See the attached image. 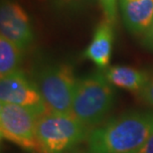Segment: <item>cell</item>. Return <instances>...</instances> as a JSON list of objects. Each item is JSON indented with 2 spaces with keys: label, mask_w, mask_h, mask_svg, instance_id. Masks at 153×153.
Listing matches in <instances>:
<instances>
[{
  "label": "cell",
  "mask_w": 153,
  "mask_h": 153,
  "mask_svg": "<svg viewBox=\"0 0 153 153\" xmlns=\"http://www.w3.org/2000/svg\"><path fill=\"white\" fill-rule=\"evenodd\" d=\"M152 133V111L125 112L91 131L88 153H137Z\"/></svg>",
  "instance_id": "cell-1"
},
{
  "label": "cell",
  "mask_w": 153,
  "mask_h": 153,
  "mask_svg": "<svg viewBox=\"0 0 153 153\" xmlns=\"http://www.w3.org/2000/svg\"><path fill=\"white\" fill-rule=\"evenodd\" d=\"M114 91L105 73L97 72L78 79L72 114L88 127L100 123L114 105Z\"/></svg>",
  "instance_id": "cell-2"
},
{
  "label": "cell",
  "mask_w": 153,
  "mask_h": 153,
  "mask_svg": "<svg viewBox=\"0 0 153 153\" xmlns=\"http://www.w3.org/2000/svg\"><path fill=\"white\" fill-rule=\"evenodd\" d=\"M36 132L43 153H61L87 139L88 127L73 114L47 112L37 119Z\"/></svg>",
  "instance_id": "cell-3"
},
{
  "label": "cell",
  "mask_w": 153,
  "mask_h": 153,
  "mask_svg": "<svg viewBox=\"0 0 153 153\" xmlns=\"http://www.w3.org/2000/svg\"><path fill=\"white\" fill-rule=\"evenodd\" d=\"M78 79L74 68L68 63L49 64L36 76L37 87L49 112L72 114L73 100Z\"/></svg>",
  "instance_id": "cell-4"
},
{
  "label": "cell",
  "mask_w": 153,
  "mask_h": 153,
  "mask_svg": "<svg viewBox=\"0 0 153 153\" xmlns=\"http://www.w3.org/2000/svg\"><path fill=\"white\" fill-rule=\"evenodd\" d=\"M38 117L23 106L0 102L1 139L14 143L24 150L42 152L36 132Z\"/></svg>",
  "instance_id": "cell-5"
},
{
  "label": "cell",
  "mask_w": 153,
  "mask_h": 153,
  "mask_svg": "<svg viewBox=\"0 0 153 153\" xmlns=\"http://www.w3.org/2000/svg\"><path fill=\"white\" fill-rule=\"evenodd\" d=\"M0 102L23 106L32 111L39 117L49 112L37 85L28 79L20 70L1 78Z\"/></svg>",
  "instance_id": "cell-6"
},
{
  "label": "cell",
  "mask_w": 153,
  "mask_h": 153,
  "mask_svg": "<svg viewBox=\"0 0 153 153\" xmlns=\"http://www.w3.org/2000/svg\"><path fill=\"white\" fill-rule=\"evenodd\" d=\"M1 35L16 43L20 48L27 47L33 40L28 14L16 2L2 0L0 8Z\"/></svg>",
  "instance_id": "cell-7"
},
{
  "label": "cell",
  "mask_w": 153,
  "mask_h": 153,
  "mask_svg": "<svg viewBox=\"0 0 153 153\" xmlns=\"http://www.w3.org/2000/svg\"><path fill=\"white\" fill-rule=\"evenodd\" d=\"M112 42V24L105 19L94 30L93 39L84 52V57L91 61L99 69H106L111 62Z\"/></svg>",
  "instance_id": "cell-8"
},
{
  "label": "cell",
  "mask_w": 153,
  "mask_h": 153,
  "mask_svg": "<svg viewBox=\"0 0 153 153\" xmlns=\"http://www.w3.org/2000/svg\"><path fill=\"white\" fill-rule=\"evenodd\" d=\"M125 25L132 32H144L153 21V0H119Z\"/></svg>",
  "instance_id": "cell-9"
},
{
  "label": "cell",
  "mask_w": 153,
  "mask_h": 153,
  "mask_svg": "<svg viewBox=\"0 0 153 153\" xmlns=\"http://www.w3.org/2000/svg\"><path fill=\"white\" fill-rule=\"evenodd\" d=\"M103 73L112 85L132 93H140L149 78L145 71L127 66H114Z\"/></svg>",
  "instance_id": "cell-10"
},
{
  "label": "cell",
  "mask_w": 153,
  "mask_h": 153,
  "mask_svg": "<svg viewBox=\"0 0 153 153\" xmlns=\"http://www.w3.org/2000/svg\"><path fill=\"white\" fill-rule=\"evenodd\" d=\"M21 50L16 43L0 35V76L1 78L18 70Z\"/></svg>",
  "instance_id": "cell-11"
},
{
  "label": "cell",
  "mask_w": 153,
  "mask_h": 153,
  "mask_svg": "<svg viewBox=\"0 0 153 153\" xmlns=\"http://www.w3.org/2000/svg\"><path fill=\"white\" fill-rule=\"evenodd\" d=\"M105 20L114 25L117 15V0H99Z\"/></svg>",
  "instance_id": "cell-12"
},
{
  "label": "cell",
  "mask_w": 153,
  "mask_h": 153,
  "mask_svg": "<svg viewBox=\"0 0 153 153\" xmlns=\"http://www.w3.org/2000/svg\"><path fill=\"white\" fill-rule=\"evenodd\" d=\"M91 1L93 0H54L55 4L60 9L73 10V11H76L78 9L85 7Z\"/></svg>",
  "instance_id": "cell-13"
},
{
  "label": "cell",
  "mask_w": 153,
  "mask_h": 153,
  "mask_svg": "<svg viewBox=\"0 0 153 153\" xmlns=\"http://www.w3.org/2000/svg\"><path fill=\"white\" fill-rule=\"evenodd\" d=\"M140 97L147 103V105L153 106V73L149 75L148 81L139 93Z\"/></svg>",
  "instance_id": "cell-14"
},
{
  "label": "cell",
  "mask_w": 153,
  "mask_h": 153,
  "mask_svg": "<svg viewBox=\"0 0 153 153\" xmlns=\"http://www.w3.org/2000/svg\"><path fill=\"white\" fill-rule=\"evenodd\" d=\"M137 153H153V133Z\"/></svg>",
  "instance_id": "cell-15"
},
{
  "label": "cell",
  "mask_w": 153,
  "mask_h": 153,
  "mask_svg": "<svg viewBox=\"0 0 153 153\" xmlns=\"http://www.w3.org/2000/svg\"><path fill=\"white\" fill-rule=\"evenodd\" d=\"M146 37H147V41L149 43V45L153 47V21L151 23L150 27L147 30V33H146Z\"/></svg>",
  "instance_id": "cell-16"
},
{
  "label": "cell",
  "mask_w": 153,
  "mask_h": 153,
  "mask_svg": "<svg viewBox=\"0 0 153 153\" xmlns=\"http://www.w3.org/2000/svg\"><path fill=\"white\" fill-rule=\"evenodd\" d=\"M61 153H84V152L79 151V150H74V149H70V150H67V151H64Z\"/></svg>",
  "instance_id": "cell-17"
}]
</instances>
